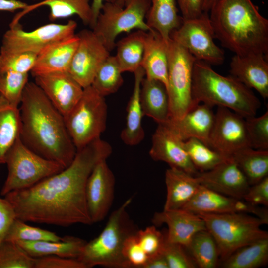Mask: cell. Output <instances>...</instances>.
Returning a JSON list of instances; mask_svg holds the SVG:
<instances>
[{"label":"cell","instance_id":"obj_1","mask_svg":"<svg viewBox=\"0 0 268 268\" xmlns=\"http://www.w3.org/2000/svg\"><path fill=\"white\" fill-rule=\"evenodd\" d=\"M112 151L111 145L98 137L77 150L72 162L61 171L4 197L12 204L16 218L26 222L62 227L90 225L86 183L95 165L107 160Z\"/></svg>","mask_w":268,"mask_h":268},{"label":"cell","instance_id":"obj_2","mask_svg":"<svg viewBox=\"0 0 268 268\" xmlns=\"http://www.w3.org/2000/svg\"><path fill=\"white\" fill-rule=\"evenodd\" d=\"M20 105L22 142L34 152L65 168L69 166L77 150L64 116L35 83H27Z\"/></svg>","mask_w":268,"mask_h":268},{"label":"cell","instance_id":"obj_3","mask_svg":"<svg viewBox=\"0 0 268 268\" xmlns=\"http://www.w3.org/2000/svg\"><path fill=\"white\" fill-rule=\"evenodd\" d=\"M209 13L215 38L235 55L268 57V20L251 0H218Z\"/></svg>","mask_w":268,"mask_h":268},{"label":"cell","instance_id":"obj_4","mask_svg":"<svg viewBox=\"0 0 268 268\" xmlns=\"http://www.w3.org/2000/svg\"><path fill=\"white\" fill-rule=\"evenodd\" d=\"M192 97L196 104L225 107L245 118L255 116L261 105L251 89L231 75H220L201 61L194 65Z\"/></svg>","mask_w":268,"mask_h":268},{"label":"cell","instance_id":"obj_5","mask_svg":"<svg viewBox=\"0 0 268 268\" xmlns=\"http://www.w3.org/2000/svg\"><path fill=\"white\" fill-rule=\"evenodd\" d=\"M131 201L132 198H129L114 210L99 235L86 242L77 258L86 268L96 266L130 268L124 257L123 248L126 238L136 232L127 211Z\"/></svg>","mask_w":268,"mask_h":268},{"label":"cell","instance_id":"obj_6","mask_svg":"<svg viewBox=\"0 0 268 268\" xmlns=\"http://www.w3.org/2000/svg\"><path fill=\"white\" fill-rule=\"evenodd\" d=\"M206 229L213 237L223 261L237 249L268 238L261 226L264 220L246 213H200Z\"/></svg>","mask_w":268,"mask_h":268},{"label":"cell","instance_id":"obj_7","mask_svg":"<svg viewBox=\"0 0 268 268\" xmlns=\"http://www.w3.org/2000/svg\"><path fill=\"white\" fill-rule=\"evenodd\" d=\"M4 164L8 173L0 190L3 196L12 191L31 187L65 168L30 149L20 136L7 153Z\"/></svg>","mask_w":268,"mask_h":268},{"label":"cell","instance_id":"obj_8","mask_svg":"<svg viewBox=\"0 0 268 268\" xmlns=\"http://www.w3.org/2000/svg\"><path fill=\"white\" fill-rule=\"evenodd\" d=\"M107 116L105 97L91 85L83 88L77 104L64 117L67 132L76 150L100 137L106 127Z\"/></svg>","mask_w":268,"mask_h":268},{"label":"cell","instance_id":"obj_9","mask_svg":"<svg viewBox=\"0 0 268 268\" xmlns=\"http://www.w3.org/2000/svg\"><path fill=\"white\" fill-rule=\"evenodd\" d=\"M150 5V0H125L123 7L105 2L92 31L111 52L116 46L117 37L122 33L133 29L152 30L145 20Z\"/></svg>","mask_w":268,"mask_h":268},{"label":"cell","instance_id":"obj_10","mask_svg":"<svg viewBox=\"0 0 268 268\" xmlns=\"http://www.w3.org/2000/svg\"><path fill=\"white\" fill-rule=\"evenodd\" d=\"M196 61L186 49L170 39L167 88L169 119H179L197 105L192 97L193 71Z\"/></svg>","mask_w":268,"mask_h":268},{"label":"cell","instance_id":"obj_11","mask_svg":"<svg viewBox=\"0 0 268 268\" xmlns=\"http://www.w3.org/2000/svg\"><path fill=\"white\" fill-rule=\"evenodd\" d=\"M170 38L186 49L197 61L216 66L224 61V52L214 42L208 13L203 12L198 17L183 19Z\"/></svg>","mask_w":268,"mask_h":268},{"label":"cell","instance_id":"obj_12","mask_svg":"<svg viewBox=\"0 0 268 268\" xmlns=\"http://www.w3.org/2000/svg\"><path fill=\"white\" fill-rule=\"evenodd\" d=\"M76 28V22L70 20L65 24L50 23L28 32L18 23H11L3 35L0 51L38 55L51 45L74 36Z\"/></svg>","mask_w":268,"mask_h":268},{"label":"cell","instance_id":"obj_13","mask_svg":"<svg viewBox=\"0 0 268 268\" xmlns=\"http://www.w3.org/2000/svg\"><path fill=\"white\" fill-rule=\"evenodd\" d=\"M208 146L226 158L250 147L245 118L227 108L218 106Z\"/></svg>","mask_w":268,"mask_h":268},{"label":"cell","instance_id":"obj_14","mask_svg":"<svg viewBox=\"0 0 268 268\" xmlns=\"http://www.w3.org/2000/svg\"><path fill=\"white\" fill-rule=\"evenodd\" d=\"M77 35L79 42L68 72L84 88L91 85L99 68L110 54L92 30L84 29Z\"/></svg>","mask_w":268,"mask_h":268},{"label":"cell","instance_id":"obj_15","mask_svg":"<svg viewBox=\"0 0 268 268\" xmlns=\"http://www.w3.org/2000/svg\"><path fill=\"white\" fill-rule=\"evenodd\" d=\"M196 214L246 213L268 223V210L242 199L229 197L200 185L192 199L182 208Z\"/></svg>","mask_w":268,"mask_h":268},{"label":"cell","instance_id":"obj_16","mask_svg":"<svg viewBox=\"0 0 268 268\" xmlns=\"http://www.w3.org/2000/svg\"><path fill=\"white\" fill-rule=\"evenodd\" d=\"M115 179L106 160L99 162L90 173L86 186V198L92 223L107 215L113 203Z\"/></svg>","mask_w":268,"mask_h":268},{"label":"cell","instance_id":"obj_17","mask_svg":"<svg viewBox=\"0 0 268 268\" xmlns=\"http://www.w3.org/2000/svg\"><path fill=\"white\" fill-rule=\"evenodd\" d=\"M195 177L201 185L238 199H243L250 186L243 172L231 157L209 170L199 172Z\"/></svg>","mask_w":268,"mask_h":268},{"label":"cell","instance_id":"obj_18","mask_svg":"<svg viewBox=\"0 0 268 268\" xmlns=\"http://www.w3.org/2000/svg\"><path fill=\"white\" fill-rule=\"evenodd\" d=\"M35 83L64 117L81 97L83 88L68 72H56L34 77Z\"/></svg>","mask_w":268,"mask_h":268},{"label":"cell","instance_id":"obj_19","mask_svg":"<svg viewBox=\"0 0 268 268\" xmlns=\"http://www.w3.org/2000/svg\"><path fill=\"white\" fill-rule=\"evenodd\" d=\"M183 141L166 125L158 124L152 135L149 155L154 160L164 162L170 167L180 169L195 176L199 171L190 160Z\"/></svg>","mask_w":268,"mask_h":268},{"label":"cell","instance_id":"obj_20","mask_svg":"<svg viewBox=\"0 0 268 268\" xmlns=\"http://www.w3.org/2000/svg\"><path fill=\"white\" fill-rule=\"evenodd\" d=\"M155 225L166 224V240L185 248L198 232L206 229L203 220L197 214L184 209L164 210L154 213L152 219Z\"/></svg>","mask_w":268,"mask_h":268},{"label":"cell","instance_id":"obj_21","mask_svg":"<svg viewBox=\"0 0 268 268\" xmlns=\"http://www.w3.org/2000/svg\"><path fill=\"white\" fill-rule=\"evenodd\" d=\"M211 108L205 104L199 103L181 118L169 119L163 124L183 141L195 138L208 146L215 119V114Z\"/></svg>","mask_w":268,"mask_h":268},{"label":"cell","instance_id":"obj_22","mask_svg":"<svg viewBox=\"0 0 268 268\" xmlns=\"http://www.w3.org/2000/svg\"><path fill=\"white\" fill-rule=\"evenodd\" d=\"M230 75L247 87L268 98V57L257 53L234 55L230 63Z\"/></svg>","mask_w":268,"mask_h":268},{"label":"cell","instance_id":"obj_23","mask_svg":"<svg viewBox=\"0 0 268 268\" xmlns=\"http://www.w3.org/2000/svg\"><path fill=\"white\" fill-rule=\"evenodd\" d=\"M77 34L54 43L37 56L31 70L33 77L56 72H68L79 42Z\"/></svg>","mask_w":268,"mask_h":268},{"label":"cell","instance_id":"obj_24","mask_svg":"<svg viewBox=\"0 0 268 268\" xmlns=\"http://www.w3.org/2000/svg\"><path fill=\"white\" fill-rule=\"evenodd\" d=\"M169 41L166 42L154 30L147 32L141 64L146 78L162 82L166 88L168 86Z\"/></svg>","mask_w":268,"mask_h":268},{"label":"cell","instance_id":"obj_25","mask_svg":"<svg viewBox=\"0 0 268 268\" xmlns=\"http://www.w3.org/2000/svg\"><path fill=\"white\" fill-rule=\"evenodd\" d=\"M165 180L167 193L164 210L182 208L200 186L195 176L175 168L166 170Z\"/></svg>","mask_w":268,"mask_h":268},{"label":"cell","instance_id":"obj_26","mask_svg":"<svg viewBox=\"0 0 268 268\" xmlns=\"http://www.w3.org/2000/svg\"><path fill=\"white\" fill-rule=\"evenodd\" d=\"M140 101L143 115L151 118L158 124L169 119V97L167 88L162 82L144 78L141 84Z\"/></svg>","mask_w":268,"mask_h":268},{"label":"cell","instance_id":"obj_27","mask_svg":"<svg viewBox=\"0 0 268 268\" xmlns=\"http://www.w3.org/2000/svg\"><path fill=\"white\" fill-rule=\"evenodd\" d=\"M134 87L127 105L126 125L121 134L123 141L130 146L139 144L145 135L142 126L143 114L140 101L141 84L145 72L140 67L134 72Z\"/></svg>","mask_w":268,"mask_h":268},{"label":"cell","instance_id":"obj_28","mask_svg":"<svg viewBox=\"0 0 268 268\" xmlns=\"http://www.w3.org/2000/svg\"><path fill=\"white\" fill-rule=\"evenodd\" d=\"M16 242L29 255L33 258L47 256H58L77 258L81 254L86 242L80 238L66 236L58 241H18Z\"/></svg>","mask_w":268,"mask_h":268},{"label":"cell","instance_id":"obj_29","mask_svg":"<svg viewBox=\"0 0 268 268\" xmlns=\"http://www.w3.org/2000/svg\"><path fill=\"white\" fill-rule=\"evenodd\" d=\"M150 2L146 24L168 42L171 33L180 26L183 20L178 14L176 0H150Z\"/></svg>","mask_w":268,"mask_h":268},{"label":"cell","instance_id":"obj_30","mask_svg":"<svg viewBox=\"0 0 268 268\" xmlns=\"http://www.w3.org/2000/svg\"><path fill=\"white\" fill-rule=\"evenodd\" d=\"M146 32L137 30L116 43L115 57L122 72L134 73L141 67Z\"/></svg>","mask_w":268,"mask_h":268},{"label":"cell","instance_id":"obj_31","mask_svg":"<svg viewBox=\"0 0 268 268\" xmlns=\"http://www.w3.org/2000/svg\"><path fill=\"white\" fill-rule=\"evenodd\" d=\"M20 118L18 107L11 105L0 94V165L19 137Z\"/></svg>","mask_w":268,"mask_h":268},{"label":"cell","instance_id":"obj_32","mask_svg":"<svg viewBox=\"0 0 268 268\" xmlns=\"http://www.w3.org/2000/svg\"><path fill=\"white\" fill-rule=\"evenodd\" d=\"M246 176L250 185L268 176V150L242 148L231 157Z\"/></svg>","mask_w":268,"mask_h":268},{"label":"cell","instance_id":"obj_33","mask_svg":"<svg viewBox=\"0 0 268 268\" xmlns=\"http://www.w3.org/2000/svg\"><path fill=\"white\" fill-rule=\"evenodd\" d=\"M268 262V238L243 246L222 261L224 268H257Z\"/></svg>","mask_w":268,"mask_h":268},{"label":"cell","instance_id":"obj_34","mask_svg":"<svg viewBox=\"0 0 268 268\" xmlns=\"http://www.w3.org/2000/svg\"><path fill=\"white\" fill-rule=\"evenodd\" d=\"M90 0H44L32 6H28L22 13L39 6L49 7V18L51 21L66 18L77 15L85 25H90L92 20L91 6Z\"/></svg>","mask_w":268,"mask_h":268},{"label":"cell","instance_id":"obj_35","mask_svg":"<svg viewBox=\"0 0 268 268\" xmlns=\"http://www.w3.org/2000/svg\"><path fill=\"white\" fill-rule=\"evenodd\" d=\"M188 249L197 266L201 268H214L218 265L219 254L216 243L207 230L197 232Z\"/></svg>","mask_w":268,"mask_h":268},{"label":"cell","instance_id":"obj_36","mask_svg":"<svg viewBox=\"0 0 268 268\" xmlns=\"http://www.w3.org/2000/svg\"><path fill=\"white\" fill-rule=\"evenodd\" d=\"M122 73L115 56L110 55L99 68L91 86L104 97L114 93L123 84Z\"/></svg>","mask_w":268,"mask_h":268},{"label":"cell","instance_id":"obj_37","mask_svg":"<svg viewBox=\"0 0 268 268\" xmlns=\"http://www.w3.org/2000/svg\"><path fill=\"white\" fill-rule=\"evenodd\" d=\"M183 145L190 160L199 172L209 170L228 158L195 138L184 141Z\"/></svg>","mask_w":268,"mask_h":268},{"label":"cell","instance_id":"obj_38","mask_svg":"<svg viewBox=\"0 0 268 268\" xmlns=\"http://www.w3.org/2000/svg\"><path fill=\"white\" fill-rule=\"evenodd\" d=\"M63 239V237L58 236L55 232L30 226L26 222L16 218L9 228L4 240L13 242L58 241Z\"/></svg>","mask_w":268,"mask_h":268},{"label":"cell","instance_id":"obj_39","mask_svg":"<svg viewBox=\"0 0 268 268\" xmlns=\"http://www.w3.org/2000/svg\"><path fill=\"white\" fill-rule=\"evenodd\" d=\"M28 80V73L0 72V94L11 105L18 107Z\"/></svg>","mask_w":268,"mask_h":268},{"label":"cell","instance_id":"obj_40","mask_svg":"<svg viewBox=\"0 0 268 268\" xmlns=\"http://www.w3.org/2000/svg\"><path fill=\"white\" fill-rule=\"evenodd\" d=\"M35 259L16 242L4 240L0 246V268H34Z\"/></svg>","mask_w":268,"mask_h":268},{"label":"cell","instance_id":"obj_41","mask_svg":"<svg viewBox=\"0 0 268 268\" xmlns=\"http://www.w3.org/2000/svg\"><path fill=\"white\" fill-rule=\"evenodd\" d=\"M250 147L268 150V111L262 115L245 118Z\"/></svg>","mask_w":268,"mask_h":268},{"label":"cell","instance_id":"obj_42","mask_svg":"<svg viewBox=\"0 0 268 268\" xmlns=\"http://www.w3.org/2000/svg\"><path fill=\"white\" fill-rule=\"evenodd\" d=\"M37 55L29 52L0 51V72L13 71L28 73L35 63Z\"/></svg>","mask_w":268,"mask_h":268},{"label":"cell","instance_id":"obj_43","mask_svg":"<svg viewBox=\"0 0 268 268\" xmlns=\"http://www.w3.org/2000/svg\"><path fill=\"white\" fill-rule=\"evenodd\" d=\"M138 241L148 257L162 253L165 242V234L158 230L155 225L136 232Z\"/></svg>","mask_w":268,"mask_h":268},{"label":"cell","instance_id":"obj_44","mask_svg":"<svg viewBox=\"0 0 268 268\" xmlns=\"http://www.w3.org/2000/svg\"><path fill=\"white\" fill-rule=\"evenodd\" d=\"M185 248L166 240L162 251L169 268H194L196 264L192 258L187 254Z\"/></svg>","mask_w":268,"mask_h":268},{"label":"cell","instance_id":"obj_45","mask_svg":"<svg viewBox=\"0 0 268 268\" xmlns=\"http://www.w3.org/2000/svg\"><path fill=\"white\" fill-rule=\"evenodd\" d=\"M135 233L130 235L125 240L123 254L130 268H144L148 256L140 245Z\"/></svg>","mask_w":268,"mask_h":268},{"label":"cell","instance_id":"obj_46","mask_svg":"<svg viewBox=\"0 0 268 268\" xmlns=\"http://www.w3.org/2000/svg\"><path fill=\"white\" fill-rule=\"evenodd\" d=\"M35 259L34 268H86L77 258L47 256Z\"/></svg>","mask_w":268,"mask_h":268},{"label":"cell","instance_id":"obj_47","mask_svg":"<svg viewBox=\"0 0 268 268\" xmlns=\"http://www.w3.org/2000/svg\"><path fill=\"white\" fill-rule=\"evenodd\" d=\"M242 199L252 205L268 207V176L252 187L250 186Z\"/></svg>","mask_w":268,"mask_h":268},{"label":"cell","instance_id":"obj_48","mask_svg":"<svg viewBox=\"0 0 268 268\" xmlns=\"http://www.w3.org/2000/svg\"><path fill=\"white\" fill-rule=\"evenodd\" d=\"M16 218V213L12 204L5 197H0V246Z\"/></svg>","mask_w":268,"mask_h":268},{"label":"cell","instance_id":"obj_49","mask_svg":"<svg viewBox=\"0 0 268 268\" xmlns=\"http://www.w3.org/2000/svg\"><path fill=\"white\" fill-rule=\"evenodd\" d=\"M183 19L198 17L203 13V0H176Z\"/></svg>","mask_w":268,"mask_h":268},{"label":"cell","instance_id":"obj_50","mask_svg":"<svg viewBox=\"0 0 268 268\" xmlns=\"http://www.w3.org/2000/svg\"><path fill=\"white\" fill-rule=\"evenodd\" d=\"M28 5L17 0H0V11L13 12L19 9H26Z\"/></svg>","mask_w":268,"mask_h":268},{"label":"cell","instance_id":"obj_51","mask_svg":"<svg viewBox=\"0 0 268 268\" xmlns=\"http://www.w3.org/2000/svg\"><path fill=\"white\" fill-rule=\"evenodd\" d=\"M144 268H169L166 260L163 253L148 257Z\"/></svg>","mask_w":268,"mask_h":268},{"label":"cell","instance_id":"obj_52","mask_svg":"<svg viewBox=\"0 0 268 268\" xmlns=\"http://www.w3.org/2000/svg\"><path fill=\"white\" fill-rule=\"evenodd\" d=\"M114 0H93L91 4L92 10V20L90 27L92 29L95 24L96 20L99 15L103 3L105 2H113Z\"/></svg>","mask_w":268,"mask_h":268},{"label":"cell","instance_id":"obj_53","mask_svg":"<svg viewBox=\"0 0 268 268\" xmlns=\"http://www.w3.org/2000/svg\"><path fill=\"white\" fill-rule=\"evenodd\" d=\"M218 0H203L202 10L204 13H209L212 7Z\"/></svg>","mask_w":268,"mask_h":268},{"label":"cell","instance_id":"obj_54","mask_svg":"<svg viewBox=\"0 0 268 268\" xmlns=\"http://www.w3.org/2000/svg\"><path fill=\"white\" fill-rule=\"evenodd\" d=\"M125 1V0H114L113 2L121 7H123Z\"/></svg>","mask_w":268,"mask_h":268},{"label":"cell","instance_id":"obj_55","mask_svg":"<svg viewBox=\"0 0 268 268\" xmlns=\"http://www.w3.org/2000/svg\"></svg>","mask_w":268,"mask_h":268}]
</instances>
